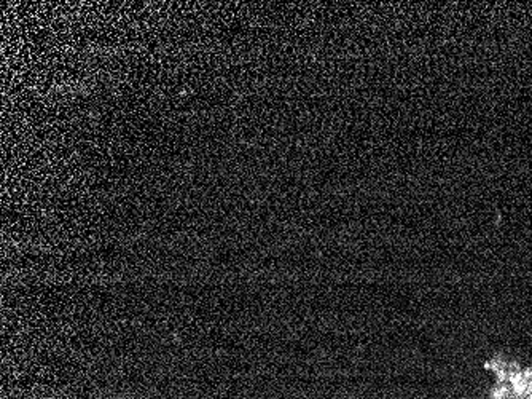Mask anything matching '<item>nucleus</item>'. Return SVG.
<instances>
[{"mask_svg": "<svg viewBox=\"0 0 532 399\" xmlns=\"http://www.w3.org/2000/svg\"><path fill=\"white\" fill-rule=\"evenodd\" d=\"M497 374V385L491 399H532V369L521 372L505 366Z\"/></svg>", "mask_w": 532, "mask_h": 399, "instance_id": "f257e3e1", "label": "nucleus"}]
</instances>
